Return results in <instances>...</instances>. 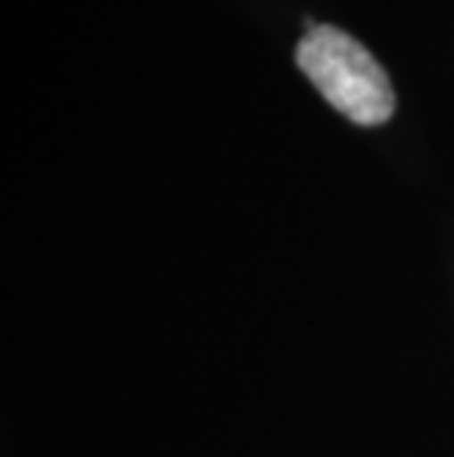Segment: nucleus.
<instances>
[{"label": "nucleus", "instance_id": "nucleus-1", "mask_svg": "<svg viewBox=\"0 0 454 457\" xmlns=\"http://www.w3.org/2000/svg\"><path fill=\"white\" fill-rule=\"evenodd\" d=\"M298 68L345 119L378 128L395 112V92L381 62L340 27L318 24L295 47Z\"/></svg>", "mask_w": 454, "mask_h": 457}]
</instances>
